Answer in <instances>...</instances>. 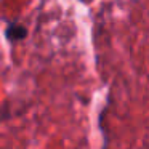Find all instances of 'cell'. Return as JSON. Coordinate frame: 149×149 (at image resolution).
<instances>
[{"label": "cell", "mask_w": 149, "mask_h": 149, "mask_svg": "<svg viewBox=\"0 0 149 149\" xmlns=\"http://www.w3.org/2000/svg\"><path fill=\"white\" fill-rule=\"evenodd\" d=\"M3 36L7 39L8 43H16L21 42L27 37V27L24 26L23 23H18V21H10L7 23L3 31Z\"/></svg>", "instance_id": "cell-1"}]
</instances>
